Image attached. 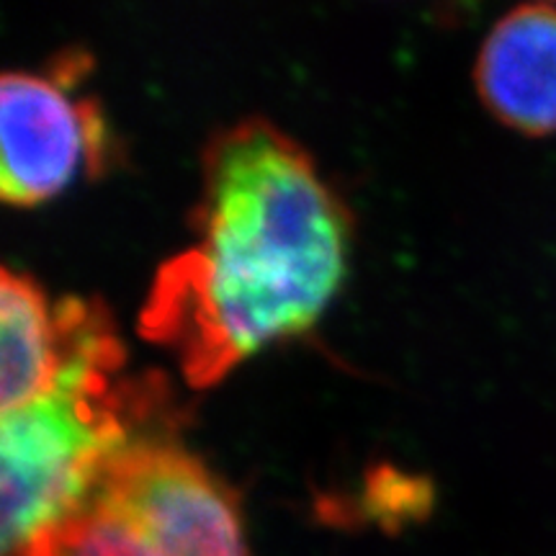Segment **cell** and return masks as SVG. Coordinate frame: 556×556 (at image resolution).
Here are the masks:
<instances>
[{
	"instance_id": "6da1fadb",
	"label": "cell",
	"mask_w": 556,
	"mask_h": 556,
	"mask_svg": "<svg viewBox=\"0 0 556 556\" xmlns=\"http://www.w3.org/2000/svg\"><path fill=\"white\" fill-rule=\"evenodd\" d=\"M191 229V245L152 281L139 336L165 348L193 389L309 330L345 281L343 201L270 122H240L208 142Z\"/></svg>"
},
{
	"instance_id": "7a4b0ae2",
	"label": "cell",
	"mask_w": 556,
	"mask_h": 556,
	"mask_svg": "<svg viewBox=\"0 0 556 556\" xmlns=\"http://www.w3.org/2000/svg\"><path fill=\"white\" fill-rule=\"evenodd\" d=\"M124 345L111 325L50 392L3 409V556L31 546L93 490L142 433L150 405L124 379Z\"/></svg>"
},
{
	"instance_id": "277c9868",
	"label": "cell",
	"mask_w": 556,
	"mask_h": 556,
	"mask_svg": "<svg viewBox=\"0 0 556 556\" xmlns=\"http://www.w3.org/2000/svg\"><path fill=\"white\" fill-rule=\"evenodd\" d=\"M86 52H65L45 73H9L0 86V193L37 206L109 163V127L83 90Z\"/></svg>"
},
{
	"instance_id": "3957f363",
	"label": "cell",
	"mask_w": 556,
	"mask_h": 556,
	"mask_svg": "<svg viewBox=\"0 0 556 556\" xmlns=\"http://www.w3.org/2000/svg\"><path fill=\"white\" fill-rule=\"evenodd\" d=\"M29 556H250L238 497L170 438L142 435Z\"/></svg>"
},
{
	"instance_id": "5b68a950",
	"label": "cell",
	"mask_w": 556,
	"mask_h": 556,
	"mask_svg": "<svg viewBox=\"0 0 556 556\" xmlns=\"http://www.w3.org/2000/svg\"><path fill=\"white\" fill-rule=\"evenodd\" d=\"M477 93L505 127L556 135V9L526 3L505 13L477 58Z\"/></svg>"
}]
</instances>
